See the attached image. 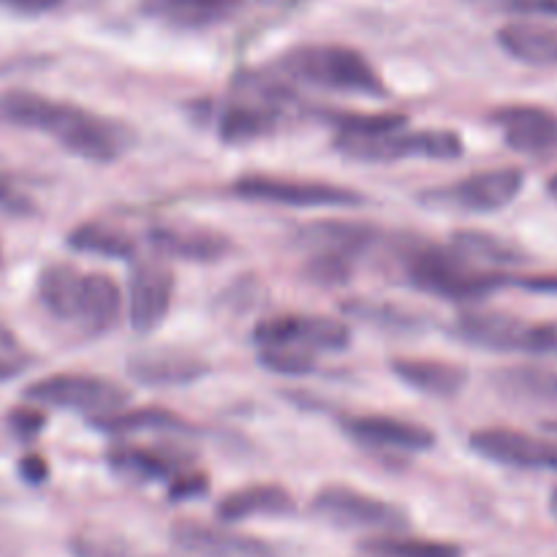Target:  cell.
<instances>
[{"label": "cell", "instance_id": "obj_44", "mask_svg": "<svg viewBox=\"0 0 557 557\" xmlns=\"http://www.w3.org/2000/svg\"><path fill=\"white\" fill-rule=\"evenodd\" d=\"M547 190H549V196H553V199H557V174L547 183Z\"/></svg>", "mask_w": 557, "mask_h": 557}, {"label": "cell", "instance_id": "obj_28", "mask_svg": "<svg viewBox=\"0 0 557 557\" xmlns=\"http://www.w3.org/2000/svg\"><path fill=\"white\" fill-rule=\"evenodd\" d=\"M359 557H462V549L457 544L435 542V539L384 533V536L359 544Z\"/></svg>", "mask_w": 557, "mask_h": 557}, {"label": "cell", "instance_id": "obj_25", "mask_svg": "<svg viewBox=\"0 0 557 557\" xmlns=\"http://www.w3.org/2000/svg\"><path fill=\"white\" fill-rule=\"evenodd\" d=\"M90 424L109 435H136V433H169V435H190V424L183 417L172 413L161 406L141 408H120L107 417H92Z\"/></svg>", "mask_w": 557, "mask_h": 557}, {"label": "cell", "instance_id": "obj_14", "mask_svg": "<svg viewBox=\"0 0 557 557\" xmlns=\"http://www.w3.org/2000/svg\"><path fill=\"white\" fill-rule=\"evenodd\" d=\"M341 428L348 438L368 449L419 455L435 446L433 430L400 417H386V413H348L341 419Z\"/></svg>", "mask_w": 557, "mask_h": 557}, {"label": "cell", "instance_id": "obj_31", "mask_svg": "<svg viewBox=\"0 0 557 557\" xmlns=\"http://www.w3.org/2000/svg\"><path fill=\"white\" fill-rule=\"evenodd\" d=\"M259 364L277 375H308L315 370V354L292 346L259 348Z\"/></svg>", "mask_w": 557, "mask_h": 557}, {"label": "cell", "instance_id": "obj_41", "mask_svg": "<svg viewBox=\"0 0 557 557\" xmlns=\"http://www.w3.org/2000/svg\"><path fill=\"white\" fill-rule=\"evenodd\" d=\"M22 370H25V362H22V359L0 357V384H3V381L16 379V375H20Z\"/></svg>", "mask_w": 557, "mask_h": 557}, {"label": "cell", "instance_id": "obj_30", "mask_svg": "<svg viewBox=\"0 0 557 557\" xmlns=\"http://www.w3.org/2000/svg\"><path fill=\"white\" fill-rule=\"evenodd\" d=\"M330 125L337 136H379L406 128L408 117L400 112H332Z\"/></svg>", "mask_w": 557, "mask_h": 557}, {"label": "cell", "instance_id": "obj_38", "mask_svg": "<svg viewBox=\"0 0 557 557\" xmlns=\"http://www.w3.org/2000/svg\"><path fill=\"white\" fill-rule=\"evenodd\" d=\"M63 5V0H0V9L22 16H41L52 14Z\"/></svg>", "mask_w": 557, "mask_h": 557}, {"label": "cell", "instance_id": "obj_9", "mask_svg": "<svg viewBox=\"0 0 557 557\" xmlns=\"http://www.w3.org/2000/svg\"><path fill=\"white\" fill-rule=\"evenodd\" d=\"M310 509H313L315 517L337 528H346V531L403 533L411 522L400 506L362 493V490L348 487V484L321 487L310 500Z\"/></svg>", "mask_w": 557, "mask_h": 557}, {"label": "cell", "instance_id": "obj_8", "mask_svg": "<svg viewBox=\"0 0 557 557\" xmlns=\"http://www.w3.org/2000/svg\"><path fill=\"white\" fill-rule=\"evenodd\" d=\"M228 194L243 201H259V205L281 207H359L364 196L348 185L326 183V180L308 177H283V174L253 172L243 174L228 185Z\"/></svg>", "mask_w": 557, "mask_h": 557}, {"label": "cell", "instance_id": "obj_15", "mask_svg": "<svg viewBox=\"0 0 557 557\" xmlns=\"http://www.w3.org/2000/svg\"><path fill=\"white\" fill-rule=\"evenodd\" d=\"M147 245L158 256L196 264H212L232 253L234 243L218 228L196 226V223H158L147 228Z\"/></svg>", "mask_w": 557, "mask_h": 557}, {"label": "cell", "instance_id": "obj_2", "mask_svg": "<svg viewBox=\"0 0 557 557\" xmlns=\"http://www.w3.org/2000/svg\"><path fill=\"white\" fill-rule=\"evenodd\" d=\"M36 294L41 308L63 324L87 335H103L123 315V288L107 272H82L69 261H54L38 272Z\"/></svg>", "mask_w": 557, "mask_h": 557}, {"label": "cell", "instance_id": "obj_5", "mask_svg": "<svg viewBox=\"0 0 557 557\" xmlns=\"http://www.w3.org/2000/svg\"><path fill=\"white\" fill-rule=\"evenodd\" d=\"M455 332L468 346L495 354L557 359V321H525L493 310H471L457 319Z\"/></svg>", "mask_w": 557, "mask_h": 557}, {"label": "cell", "instance_id": "obj_11", "mask_svg": "<svg viewBox=\"0 0 557 557\" xmlns=\"http://www.w3.org/2000/svg\"><path fill=\"white\" fill-rule=\"evenodd\" d=\"M253 343L267 346H292L302 351H346L351 346V326L341 319L310 313H277L253 326Z\"/></svg>", "mask_w": 557, "mask_h": 557}, {"label": "cell", "instance_id": "obj_10", "mask_svg": "<svg viewBox=\"0 0 557 557\" xmlns=\"http://www.w3.org/2000/svg\"><path fill=\"white\" fill-rule=\"evenodd\" d=\"M522 188H525V172L522 169L498 166L468 174V177L441 185V188H428V194H422V201L424 205L444 207V210L490 215V212L509 207L522 194Z\"/></svg>", "mask_w": 557, "mask_h": 557}, {"label": "cell", "instance_id": "obj_20", "mask_svg": "<svg viewBox=\"0 0 557 557\" xmlns=\"http://www.w3.org/2000/svg\"><path fill=\"white\" fill-rule=\"evenodd\" d=\"M504 141L517 152H547L557 147V114L533 103H509L493 112Z\"/></svg>", "mask_w": 557, "mask_h": 557}, {"label": "cell", "instance_id": "obj_32", "mask_svg": "<svg viewBox=\"0 0 557 557\" xmlns=\"http://www.w3.org/2000/svg\"><path fill=\"white\" fill-rule=\"evenodd\" d=\"M354 267H357V261L348 259V256L310 253L305 275L315 283H324V286H341V283L351 281Z\"/></svg>", "mask_w": 557, "mask_h": 557}, {"label": "cell", "instance_id": "obj_13", "mask_svg": "<svg viewBox=\"0 0 557 557\" xmlns=\"http://www.w3.org/2000/svg\"><path fill=\"white\" fill-rule=\"evenodd\" d=\"M174 272L163 261H136L128 277V324L136 335H150L172 310Z\"/></svg>", "mask_w": 557, "mask_h": 557}, {"label": "cell", "instance_id": "obj_22", "mask_svg": "<svg viewBox=\"0 0 557 557\" xmlns=\"http://www.w3.org/2000/svg\"><path fill=\"white\" fill-rule=\"evenodd\" d=\"M297 509L294 495L281 484H250L234 490L218 504V517L223 522H243L253 517H286Z\"/></svg>", "mask_w": 557, "mask_h": 557}, {"label": "cell", "instance_id": "obj_12", "mask_svg": "<svg viewBox=\"0 0 557 557\" xmlns=\"http://www.w3.org/2000/svg\"><path fill=\"white\" fill-rule=\"evenodd\" d=\"M471 449L490 462L520 471L557 473V444L511 428H482L471 435Z\"/></svg>", "mask_w": 557, "mask_h": 557}, {"label": "cell", "instance_id": "obj_35", "mask_svg": "<svg viewBox=\"0 0 557 557\" xmlns=\"http://www.w3.org/2000/svg\"><path fill=\"white\" fill-rule=\"evenodd\" d=\"M207 487H210V479H207L205 473L194 471V468H185V471H180L177 476L169 482V498L172 500L199 498V495L207 493Z\"/></svg>", "mask_w": 557, "mask_h": 557}, {"label": "cell", "instance_id": "obj_23", "mask_svg": "<svg viewBox=\"0 0 557 557\" xmlns=\"http://www.w3.org/2000/svg\"><path fill=\"white\" fill-rule=\"evenodd\" d=\"M449 245L462 256V259L471 261L473 267H482V270L504 272L511 270V267H522L531 261V256H528L517 243L498 237V234L476 232V228H460V232L451 234Z\"/></svg>", "mask_w": 557, "mask_h": 557}, {"label": "cell", "instance_id": "obj_42", "mask_svg": "<svg viewBox=\"0 0 557 557\" xmlns=\"http://www.w3.org/2000/svg\"><path fill=\"white\" fill-rule=\"evenodd\" d=\"M16 348H20V341H16V335L11 332V326L0 319V354H14Z\"/></svg>", "mask_w": 557, "mask_h": 557}, {"label": "cell", "instance_id": "obj_3", "mask_svg": "<svg viewBox=\"0 0 557 557\" xmlns=\"http://www.w3.org/2000/svg\"><path fill=\"white\" fill-rule=\"evenodd\" d=\"M275 71L297 85L348 96L386 98L389 87L362 52L343 44H302L275 60Z\"/></svg>", "mask_w": 557, "mask_h": 557}, {"label": "cell", "instance_id": "obj_37", "mask_svg": "<svg viewBox=\"0 0 557 557\" xmlns=\"http://www.w3.org/2000/svg\"><path fill=\"white\" fill-rule=\"evenodd\" d=\"M500 9H509L515 14L525 16H553L557 20V0H493Z\"/></svg>", "mask_w": 557, "mask_h": 557}, {"label": "cell", "instance_id": "obj_26", "mask_svg": "<svg viewBox=\"0 0 557 557\" xmlns=\"http://www.w3.org/2000/svg\"><path fill=\"white\" fill-rule=\"evenodd\" d=\"M141 9L174 27H210L228 20L239 0H141Z\"/></svg>", "mask_w": 557, "mask_h": 557}, {"label": "cell", "instance_id": "obj_4", "mask_svg": "<svg viewBox=\"0 0 557 557\" xmlns=\"http://www.w3.org/2000/svg\"><path fill=\"white\" fill-rule=\"evenodd\" d=\"M403 264H406V277L413 288L449 299V302H476L498 288L511 286V277H515L506 272L473 267L451 245L449 248L428 243L411 245L403 253Z\"/></svg>", "mask_w": 557, "mask_h": 557}, {"label": "cell", "instance_id": "obj_16", "mask_svg": "<svg viewBox=\"0 0 557 557\" xmlns=\"http://www.w3.org/2000/svg\"><path fill=\"white\" fill-rule=\"evenodd\" d=\"M381 232L370 223L362 221H310L294 232V243L305 248L308 253H332L348 256L359 261L364 253L379 245Z\"/></svg>", "mask_w": 557, "mask_h": 557}, {"label": "cell", "instance_id": "obj_21", "mask_svg": "<svg viewBox=\"0 0 557 557\" xmlns=\"http://www.w3.org/2000/svg\"><path fill=\"white\" fill-rule=\"evenodd\" d=\"M392 373L411 386L413 392H422L430 397H457L468 386V373L462 364L446 362V359H424V357H395L389 362Z\"/></svg>", "mask_w": 557, "mask_h": 557}, {"label": "cell", "instance_id": "obj_27", "mask_svg": "<svg viewBox=\"0 0 557 557\" xmlns=\"http://www.w3.org/2000/svg\"><path fill=\"white\" fill-rule=\"evenodd\" d=\"M71 250L76 253H90L101 256V259H114V261H131L136 256V243L120 228L107 226L101 221H87L79 223L69 232L65 237Z\"/></svg>", "mask_w": 557, "mask_h": 557}, {"label": "cell", "instance_id": "obj_43", "mask_svg": "<svg viewBox=\"0 0 557 557\" xmlns=\"http://www.w3.org/2000/svg\"><path fill=\"white\" fill-rule=\"evenodd\" d=\"M259 3H270V5H294V3H302V0H259Z\"/></svg>", "mask_w": 557, "mask_h": 557}, {"label": "cell", "instance_id": "obj_33", "mask_svg": "<svg viewBox=\"0 0 557 557\" xmlns=\"http://www.w3.org/2000/svg\"><path fill=\"white\" fill-rule=\"evenodd\" d=\"M348 315H357V319L370 321V324H384V326H411V315H406L403 310L389 308V305L368 302V299H354L346 305Z\"/></svg>", "mask_w": 557, "mask_h": 557}, {"label": "cell", "instance_id": "obj_6", "mask_svg": "<svg viewBox=\"0 0 557 557\" xmlns=\"http://www.w3.org/2000/svg\"><path fill=\"white\" fill-rule=\"evenodd\" d=\"M341 156L362 163H395L406 158H433V161H457L466 150L460 134L446 128L428 131H389L379 136H335Z\"/></svg>", "mask_w": 557, "mask_h": 557}, {"label": "cell", "instance_id": "obj_46", "mask_svg": "<svg viewBox=\"0 0 557 557\" xmlns=\"http://www.w3.org/2000/svg\"><path fill=\"white\" fill-rule=\"evenodd\" d=\"M0 264H3V256H0Z\"/></svg>", "mask_w": 557, "mask_h": 557}, {"label": "cell", "instance_id": "obj_40", "mask_svg": "<svg viewBox=\"0 0 557 557\" xmlns=\"http://www.w3.org/2000/svg\"><path fill=\"white\" fill-rule=\"evenodd\" d=\"M20 473H22V479H25V482L41 484V482H47L49 468H47V462H44V457L27 455V457H22V460H20Z\"/></svg>", "mask_w": 557, "mask_h": 557}, {"label": "cell", "instance_id": "obj_7", "mask_svg": "<svg viewBox=\"0 0 557 557\" xmlns=\"http://www.w3.org/2000/svg\"><path fill=\"white\" fill-rule=\"evenodd\" d=\"M22 397L33 406L63 408V411L107 417L131 403V392L112 379L96 373H52L33 381L22 389Z\"/></svg>", "mask_w": 557, "mask_h": 557}, {"label": "cell", "instance_id": "obj_24", "mask_svg": "<svg viewBox=\"0 0 557 557\" xmlns=\"http://www.w3.org/2000/svg\"><path fill=\"white\" fill-rule=\"evenodd\" d=\"M498 47L525 65H557V25L509 22L498 30Z\"/></svg>", "mask_w": 557, "mask_h": 557}, {"label": "cell", "instance_id": "obj_18", "mask_svg": "<svg viewBox=\"0 0 557 557\" xmlns=\"http://www.w3.org/2000/svg\"><path fill=\"white\" fill-rule=\"evenodd\" d=\"M131 379L152 389L166 386H190L210 375V362L183 348H156V351H139L128 359Z\"/></svg>", "mask_w": 557, "mask_h": 557}, {"label": "cell", "instance_id": "obj_1", "mask_svg": "<svg viewBox=\"0 0 557 557\" xmlns=\"http://www.w3.org/2000/svg\"><path fill=\"white\" fill-rule=\"evenodd\" d=\"M0 123L49 136L65 152L90 163L120 161L139 141L134 125L123 120L25 87H9L0 92Z\"/></svg>", "mask_w": 557, "mask_h": 557}, {"label": "cell", "instance_id": "obj_45", "mask_svg": "<svg viewBox=\"0 0 557 557\" xmlns=\"http://www.w3.org/2000/svg\"><path fill=\"white\" fill-rule=\"evenodd\" d=\"M544 428L553 430V433H557V422H547V424H544Z\"/></svg>", "mask_w": 557, "mask_h": 557}, {"label": "cell", "instance_id": "obj_17", "mask_svg": "<svg viewBox=\"0 0 557 557\" xmlns=\"http://www.w3.org/2000/svg\"><path fill=\"white\" fill-rule=\"evenodd\" d=\"M114 473L134 482H172L180 471L190 468L194 455L180 446L117 444L107 455Z\"/></svg>", "mask_w": 557, "mask_h": 557}, {"label": "cell", "instance_id": "obj_39", "mask_svg": "<svg viewBox=\"0 0 557 557\" xmlns=\"http://www.w3.org/2000/svg\"><path fill=\"white\" fill-rule=\"evenodd\" d=\"M0 210L11 212V215H25L30 210V201L14 188V183L5 174H0Z\"/></svg>", "mask_w": 557, "mask_h": 557}, {"label": "cell", "instance_id": "obj_29", "mask_svg": "<svg viewBox=\"0 0 557 557\" xmlns=\"http://www.w3.org/2000/svg\"><path fill=\"white\" fill-rule=\"evenodd\" d=\"M495 384L515 400L549 403L557 406V373L542 368H515L495 375Z\"/></svg>", "mask_w": 557, "mask_h": 557}, {"label": "cell", "instance_id": "obj_34", "mask_svg": "<svg viewBox=\"0 0 557 557\" xmlns=\"http://www.w3.org/2000/svg\"><path fill=\"white\" fill-rule=\"evenodd\" d=\"M5 422H9V430L16 435V438L30 441L44 430V424H47V413L41 411V406H33L30 403V406L11 408Z\"/></svg>", "mask_w": 557, "mask_h": 557}, {"label": "cell", "instance_id": "obj_19", "mask_svg": "<svg viewBox=\"0 0 557 557\" xmlns=\"http://www.w3.org/2000/svg\"><path fill=\"white\" fill-rule=\"evenodd\" d=\"M172 539L180 549L196 557H277L275 547L245 533L205 522H177Z\"/></svg>", "mask_w": 557, "mask_h": 557}, {"label": "cell", "instance_id": "obj_36", "mask_svg": "<svg viewBox=\"0 0 557 557\" xmlns=\"http://www.w3.org/2000/svg\"><path fill=\"white\" fill-rule=\"evenodd\" d=\"M71 553H74V557H141V555L128 553V549L120 547V544L103 542V539H87V536H76L74 542H71Z\"/></svg>", "mask_w": 557, "mask_h": 557}]
</instances>
